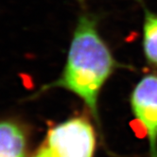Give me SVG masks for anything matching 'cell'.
Masks as SVG:
<instances>
[{"instance_id":"277c9868","label":"cell","mask_w":157,"mask_h":157,"mask_svg":"<svg viewBox=\"0 0 157 157\" xmlns=\"http://www.w3.org/2000/svg\"><path fill=\"white\" fill-rule=\"evenodd\" d=\"M27 151L24 130L13 121H0V157H27Z\"/></svg>"},{"instance_id":"52a82bcc","label":"cell","mask_w":157,"mask_h":157,"mask_svg":"<svg viewBox=\"0 0 157 157\" xmlns=\"http://www.w3.org/2000/svg\"><path fill=\"white\" fill-rule=\"evenodd\" d=\"M77 1L78 2V3H80V4H82V5H83L86 1H87V0H77Z\"/></svg>"},{"instance_id":"7a4b0ae2","label":"cell","mask_w":157,"mask_h":157,"mask_svg":"<svg viewBox=\"0 0 157 157\" xmlns=\"http://www.w3.org/2000/svg\"><path fill=\"white\" fill-rule=\"evenodd\" d=\"M98 134L90 119L78 116L50 128L44 145L54 157H95Z\"/></svg>"},{"instance_id":"8992f818","label":"cell","mask_w":157,"mask_h":157,"mask_svg":"<svg viewBox=\"0 0 157 157\" xmlns=\"http://www.w3.org/2000/svg\"><path fill=\"white\" fill-rule=\"evenodd\" d=\"M32 157H54V156L50 152V151L48 149L47 146L44 144Z\"/></svg>"},{"instance_id":"3957f363","label":"cell","mask_w":157,"mask_h":157,"mask_svg":"<svg viewBox=\"0 0 157 157\" xmlns=\"http://www.w3.org/2000/svg\"><path fill=\"white\" fill-rule=\"evenodd\" d=\"M130 106L148 137L150 157H157V72L145 74L134 85Z\"/></svg>"},{"instance_id":"6da1fadb","label":"cell","mask_w":157,"mask_h":157,"mask_svg":"<svg viewBox=\"0 0 157 157\" xmlns=\"http://www.w3.org/2000/svg\"><path fill=\"white\" fill-rule=\"evenodd\" d=\"M99 16L83 13L78 18L66 56L63 70L49 88H63L82 100L97 123L103 139L98 113V98L109 78L119 68H131L119 63L98 29Z\"/></svg>"},{"instance_id":"5b68a950","label":"cell","mask_w":157,"mask_h":157,"mask_svg":"<svg viewBox=\"0 0 157 157\" xmlns=\"http://www.w3.org/2000/svg\"><path fill=\"white\" fill-rule=\"evenodd\" d=\"M143 9L142 49L145 61L151 68L157 70V13L151 10L140 0Z\"/></svg>"}]
</instances>
